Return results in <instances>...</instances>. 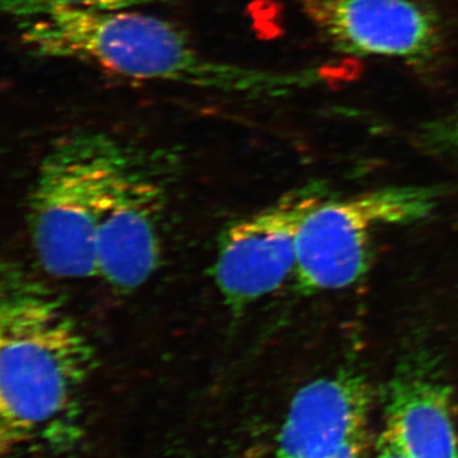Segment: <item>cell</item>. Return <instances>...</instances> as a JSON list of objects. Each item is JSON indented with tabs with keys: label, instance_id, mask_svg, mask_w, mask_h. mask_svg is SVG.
<instances>
[{
	"label": "cell",
	"instance_id": "6da1fadb",
	"mask_svg": "<svg viewBox=\"0 0 458 458\" xmlns=\"http://www.w3.org/2000/svg\"><path fill=\"white\" fill-rule=\"evenodd\" d=\"M95 348L62 298L20 265L0 283V438L11 458L60 454L82 436Z\"/></svg>",
	"mask_w": 458,
	"mask_h": 458
},
{
	"label": "cell",
	"instance_id": "7a4b0ae2",
	"mask_svg": "<svg viewBox=\"0 0 458 458\" xmlns=\"http://www.w3.org/2000/svg\"><path fill=\"white\" fill-rule=\"evenodd\" d=\"M2 9L33 55L89 63L131 80L245 98L278 92L289 84L284 77L205 55L179 27L140 9L92 12L56 0H2Z\"/></svg>",
	"mask_w": 458,
	"mask_h": 458
},
{
	"label": "cell",
	"instance_id": "3957f363",
	"mask_svg": "<svg viewBox=\"0 0 458 458\" xmlns=\"http://www.w3.org/2000/svg\"><path fill=\"white\" fill-rule=\"evenodd\" d=\"M128 143L81 129L57 138L42 157L30 192L29 225L36 258L49 276H98L99 208Z\"/></svg>",
	"mask_w": 458,
	"mask_h": 458
},
{
	"label": "cell",
	"instance_id": "277c9868",
	"mask_svg": "<svg viewBox=\"0 0 458 458\" xmlns=\"http://www.w3.org/2000/svg\"><path fill=\"white\" fill-rule=\"evenodd\" d=\"M437 199V190L403 186L319 201L298 229L294 271L298 285L315 293L354 284L367 271L377 232L426 218Z\"/></svg>",
	"mask_w": 458,
	"mask_h": 458
},
{
	"label": "cell",
	"instance_id": "5b68a950",
	"mask_svg": "<svg viewBox=\"0 0 458 458\" xmlns=\"http://www.w3.org/2000/svg\"><path fill=\"white\" fill-rule=\"evenodd\" d=\"M165 164L162 153L129 141L105 190L96 234L98 276L119 291L140 288L158 267Z\"/></svg>",
	"mask_w": 458,
	"mask_h": 458
},
{
	"label": "cell",
	"instance_id": "8992f818",
	"mask_svg": "<svg viewBox=\"0 0 458 458\" xmlns=\"http://www.w3.org/2000/svg\"><path fill=\"white\" fill-rule=\"evenodd\" d=\"M324 199L318 188L297 190L225 228L216 250L214 279L231 309H246L293 276L301 222Z\"/></svg>",
	"mask_w": 458,
	"mask_h": 458
},
{
	"label": "cell",
	"instance_id": "52a82bcc",
	"mask_svg": "<svg viewBox=\"0 0 458 458\" xmlns=\"http://www.w3.org/2000/svg\"><path fill=\"white\" fill-rule=\"evenodd\" d=\"M307 20L336 50L427 62L441 47V18L419 0H300Z\"/></svg>",
	"mask_w": 458,
	"mask_h": 458
},
{
	"label": "cell",
	"instance_id": "ba28073f",
	"mask_svg": "<svg viewBox=\"0 0 458 458\" xmlns=\"http://www.w3.org/2000/svg\"><path fill=\"white\" fill-rule=\"evenodd\" d=\"M370 405L369 386L357 372L303 386L286 412L276 458H363Z\"/></svg>",
	"mask_w": 458,
	"mask_h": 458
},
{
	"label": "cell",
	"instance_id": "9c48e42d",
	"mask_svg": "<svg viewBox=\"0 0 458 458\" xmlns=\"http://www.w3.org/2000/svg\"><path fill=\"white\" fill-rule=\"evenodd\" d=\"M381 441L408 458H458L447 386L421 367L400 372L388 388Z\"/></svg>",
	"mask_w": 458,
	"mask_h": 458
},
{
	"label": "cell",
	"instance_id": "30bf717a",
	"mask_svg": "<svg viewBox=\"0 0 458 458\" xmlns=\"http://www.w3.org/2000/svg\"><path fill=\"white\" fill-rule=\"evenodd\" d=\"M56 2L74 8L86 9V11L117 12L132 11V9L158 4L168 0H56Z\"/></svg>",
	"mask_w": 458,
	"mask_h": 458
},
{
	"label": "cell",
	"instance_id": "8fae6325",
	"mask_svg": "<svg viewBox=\"0 0 458 458\" xmlns=\"http://www.w3.org/2000/svg\"><path fill=\"white\" fill-rule=\"evenodd\" d=\"M378 458H408L405 454H401L393 445H388L384 441L379 442V454Z\"/></svg>",
	"mask_w": 458,
	"mask_h": 458
}]
</instances>
